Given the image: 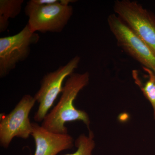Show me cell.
Wrapping results in <instances>:
<instances>
[{
  "label": "cell",
  "mask_w": 155,
  "mask_h": 155,
  "mask_svg": "<svg viewBox=\"0 0 155 155\" xmlns=\"http://www.w3.org/2000/svg\"><path fill=\"white\" fill-rule=\"evenodd\" d=\"M90 74L74 73L66 80L58 104L48 113L42 122L41 126L57 134H68L65 124L67 122L81 121L89 129L90 119L88 114L75 107L74 102L81 90L88 85Z\"/></svg>",
  "instance_id": "cell-1"
},
{
  "label": "cell",
  "mask_w": 155,
  "mask_h": 155,
  "mask_svg": "<svg viewBox=\"0 0 155 155\" xmlns=\"http://www.w3.org/2000/svg\"><path fill=\"white\" fill-rule=\"evenodd\" d=\"M25 13L28 18L27 25L32 32L60 33L72 17L73 9L70 5L62 4L61 0L44 5H36L30 0L25 7Z\"/></svg>",
  "instance_id": "cell-2"
},
{
  "label": "cell",
  "mask_w": 155,
  "mask_h": 155,
  "mask_svg": "<svg viewBox=\"0 0 155 155\" xmlns=\"http://www.w3.org/2000/svg\"><path fill=\"white\" fill-rule=\"evenodd\" d=\"M114 10L155 55V14L138 2L130 0L115 1Z\"/></svg>",
  "instance_id": "cell-3"
},
{
  "label": "cell",
  "mask_w": 155,
  "mask_h": 155,
  "mask_svg": "<svg viewBox=\"0 0 155 155\" xmlns=\"http://www.w3.org/2000/svg\"><path fill=\"white\" fill-rule=\"evenodd\" d=\"M80 61V57L75 56L67 64L60 66L55 71L47 73L42 78L40 87L34 96L39 104L38 109L34 116L36 122H42L58 95L62 93L64 81L74 73Z\"/></svg>",
  "instance_id": "cell-4"
},
{
  "label": "cell",
  "mask_w": 155,
  "mask_h": 155,
  "mask_svg": "<svg viewBox=\"0 0 155 155\" xmlns=\"http://www.w3.org/2000/svg\"><path fill=\"white\" fill-rule=\"evenodd\" d=\"M36 101L30 94H25L8 114L0 116V145L8 148L14 137L26 139L31 135L32 122L29 118Z\"/></svg>",
  "instance_id": "cell-5"
},
{
  "label": "cell",
  "mask_w": 155,
  "mask_h": 155,
  "mask_svg": "<svg viewBox=\"0 0 155 155\" xmlns=\"http://www.w3.org/2000/svg\"><path fill=\"white\" fill-rule=\"evenodd\" d=\"M39 35L31 31L28 25L14 35L0 38V77H6L17 64L26 60L31 47L39 41Z\"/></svg>",
  "instance_id": "cell-6"
},
{
  "label": "cell",
  "mask_w": 155,
  "mask_h": 155,
  "mask_svg": "<svg viewBox=\"0 0 155 155\" xmlns=\"http://www.w3.org/2000/svg\"><path fill=\"white\" fill-rule=\"evenodd\" d=\"M107 23L118 45L143 67L155 73V55L144 42L116 14L108 16Z\"/></svg>",
  "instance_id": "cell-7"
},
{
  "label": "cell",
  "mask_w": 155,
  "mask_h": 155,
  "mask_svg": "<svg viewBox=\"0 0 155 155\" xmlns=\"http://www.w3.org/2000/svg\"><path fill=\"white\" fill-rule=\"evenodd\" d=\"M31 136L35 143L34 155H58L74 146L73 138L68 134L53 133L39 125L37 122H32Z\"/></svg>",
  "instance_id": "cell-8"
},
{
  "label": "cell",
  "mask_w": 155,
  "mask_h": 155,
  "mask_svg": "<svg viewBox=\"0 0 155 155\" xmlns=\"http://www.w3.org/2000/svg\"><path fill=\"white\" fill-rule=\"evenodd\" d=\"M23 2V0L0 1V32L8 29L9 19L15 18L20 14Z\"/></svg>",
  "instance_id": "cell-9"
},
{
  "label": "cell",
  "mask_w": 155,
  "mask_h": 155,
  "mask_svg": "<svg viewBox=\"0 0 155 155\" xmlns=\"http://www.w3.org/2000/svg\"><path fill=\"white\" fill-rule=\"evenodd\" d=\"M148 75V79L143 82L139 76L137 70L132 71V76L136 84L140 89L147 99L150 103L153 111L154 119L155 120V73L150 69L143 67Z\"/></svg>",
  "instance_id": "cell-10"
},
{
  "label": "cell",
  "mask_w": 155,
  "mask_h": 155,
  "mask_svg": "<svg viewBox=\"0 0 155 155\" xmlns=\"http://www.w3.org/2000/svg\"><path fill=\"white\" fill-rule=\"evenodd\" d=\"M75 145L77 148L75 152L63 155H92L95 147L93 132L89 130L88 135L81 134L75 140Z\"/></svg>",
  "instance_id": "cell-11"
},
{
  "label": "cell",
  "mask_w": 155,
  "mask_h": 155,
  "mask_svg": "<svg viewBox=\"0 0 155 155\" xmlns=\"http://www.w3.org/2000/svg\"><path fill=\"white\" fill-rule=\"evenodd\" d=\"M34 4L38 5H51L59 2L60 0H31Z\"/></svg>",
  "instance_id": "cell-12"
},
{
  "label": "cell",
  "mask_w": 155,
  "mask_h": 155,
  "mask_svg": "<svg viewBox=\"0 0 155 155\" xmlns=\"http://www.w3.org/2000/svg\"><path fill=\"white\" fill-rule=\"evenodd\" d=\"M32 155L30 154V155Z\"/></svg>",
  "instance_id": "cell-13"
}]
</instances>
